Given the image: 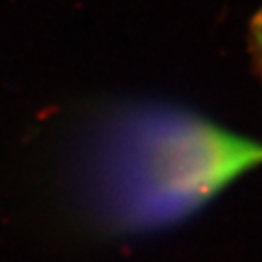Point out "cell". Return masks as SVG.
<instances>
[{
  "label": "cell",
  "instance_id": "cell-1",
  "mask_svg": "<svg viewBox=\"0 0 262 262\" xmlns=\"http://www.w3.org/2000/svg\"><path fill=\"white\" fill-rule=\"evenodd\" d=\"M262 162V144L179 110L107 106L68 119L55 175L88 231L131 235L189 217Z\"/></svg>",
  "mask_w": 262,
  "mask_h": 262
},
{
  "label": "cell",
  "instance_id": "cell-2",
  "mask_svg": "<svg viewBox=\"0 0 262 262\" xmlns=\"http://www.w3.org/2000/svg\"><path fill=\"white\" fill-rule=\"evenodd\" d=\"M250 49L262 78V9L253 16L250 24Z\"/></svg>",
  "mask_w": 262,
  "mask_h": 262
}]
</instances>
